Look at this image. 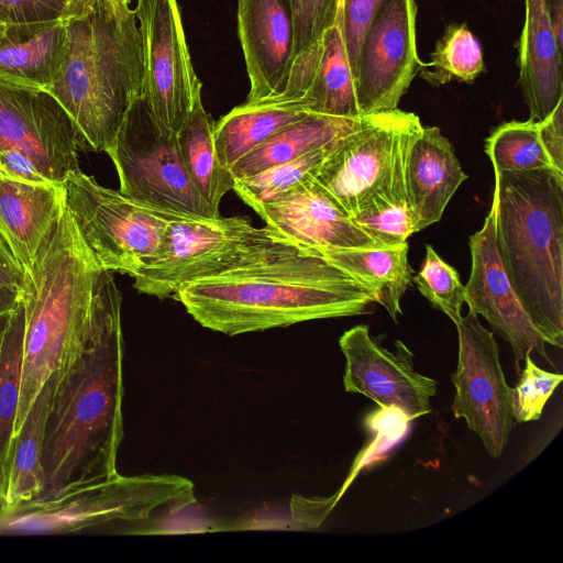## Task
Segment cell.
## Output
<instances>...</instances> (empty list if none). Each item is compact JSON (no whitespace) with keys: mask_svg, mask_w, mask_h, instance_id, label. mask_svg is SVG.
<instances>
[{"mask_svg":"<svg viewBox=\"0 0 563 563\" xmlns=\"http://www.w3.org/2000/svg\"><path fill=\"white\" fill-rule=\"evenodd\" d=\"M123 352L121 294L111 272L102 269L95 286L90 338L60 375L52 396L37 498L118 474Z\"/></svg>","mask_w":563,"mask_h":563,"instance_id":"6da1fadb","label":"cell"},{"mask_svg":"<svg viewBox=\"0 0 563 563\" xmlns=\"http://www.w3.org/2000/svg\"><path fill=\"white\" fill-rule=\"evenodd\" d=\"M173 297L227 335L364 313L376 294L312 250L180 286Z\"/></svg>","mask_w":563,"mask_h":563,"instance_id":"7a4b0ae2","label":"cell"},{"mask_svg":"<svg viewBox=\"0 0 563 563\" xmlns=\"http://www.w3.org/2000/svg\"><path fill=\"white\" fill-rule=\"evenodd\" d=\"M101 271L65 205L25 271L23 357L14 432L45 382L65 371L88 343L95 286Z\"/></svg>","mask_w":563,"mask_h":563,"instance_id":"3957f363","label":"cell"},{"mask_svg":"<svg viewBox=\"0 0 563 563\" xmlns=\"http://www.w3.org/2000/svg\"><path fill=\"white\" fill-rule=\"evenodd\" d=\"M495 243L521 306L548 344L563 343V175L496 170Z\"/></svg>","mask_w":563,"mask_h":563,"instance_id":"277c9868","label":"cell"},{"mask_svg":"<svg viewBox=\"0 0 563 563\" xmlns=\"http://www.w3.org/2000/svg\"><path fill=\"white\" fill-rule=\"evenodd\" d=\"M65 25L62 63L46 91L74 121L80 151L107 152L131 103L142 95L136 19L133 10L120 18L108 0H97Z\"/></svg>","mask_w":563,"mask_h":563,"instance_id":"5b68a950","label":"cell"},{"mask_svg":"<svg viewBox=\"0 0 563 563\" xmlns=\"http://www.w3.org/2000/svg\"><path fill=\"white\" fill-rule=\"evenodd\" d=\"M197 503L195 486L175 474L120 475L45 498L0 507V534L81 533L141 526Z\"/></svg>","mask_w":563,"mask_h":563,"instance_id":"8992f818","label":"cell"},{"mask_svg":"<svg viewBox=\"0 0 563 563\" xmlns=\"http://www.w3.org/2000/svg\"><path fill=\"white\" fill-rule=\"evenodd\" d=\"M308 250L242 217L174 214L158 252L132 277L140 292L167 298L185 284Z\"/></svg>","mask_w":563,"mask_h":563,"instance_id":"52a82bcc","label":"cell"},{"mask_svg":"<svg viewBox=\"0 0 563 563\" xmlns=\"http://www.w3.org/2000/svg\"><path fill=\"white\" fill-rule=\"evenodd\" d=\"M77 128L46 90L0 78V177L63 185L80 169Z\"/></svg>","mask_w":563,"mask_h":563,"instance_id":"ba28073f","label":"cell"},{"mask_svg":"<svg viewBox=\"0 0 563 563\" xmlns=\"http://www.w3.org/2000/svg\"><path fill=\"white\" fill-rule=\"evenodd\" d=\"M106 153L115 166L119 191L137 203L167 214L220 216L195 188L177 133L154 118L142 97L131 103Z\"/></svg>","mask_w":563,"mask_h":563,"instance_id":"9c48e42d","label":"cell"},{"mask_svg":"<svg viewBox=\"0 0 563 563\" xmlns=\"http://www.w3.org/2000/svg\"><path fill=\"white\" fill-rule=\"evenodd\" d=\"M63 188L66 207L103 269L133 276L156 255L174 214L146 208L80 169Z\"/></svg>","mask_w":563,"mask_h":563,"instance_id":"30bf717a","label":"cell"},{"mask_svg":"<svg viewBox=\"0 0 563 563\" xmlns=\"http://www.w3.org/2000/svg\"><path fill=\"white\" fill-rule=\"evenodd\" d=\"M142 44V99L154 118L178 133L201 82L196 76L176 0H137Z\"/></svg>","mask_w":563,"mask_h":563,"instance_id":"8fae6325","label":"cell"},{"mask_svg":"<svg viewBox=\"0 0 563 563\" xmlns=\"http://www.w3.org/2000/svg\"><path fill=\"white\" fill-rule=\"evenodd\" d=\"M455 325L459 358L456 369L451 374L455 387L451 409L455 418L465 419L488 454L497 459L516 424L512 388L506 382L493 332L470 311Z\"/></svg>","mask_w":563,"mask_h":563,"instance_id":"7c38bea8","label":"cell"},{"mask_svg":"<svg viewBox=\"0 0 563 563\" xmlns=\"http://www.w3.org/2000/svg\"><path fill=\"white\" fill-rule=\"evenodd\" d=\"M419 118L398 108L361 117L336 140L314 179L351 216L388 180L404 133Z\"/></svg>","mask_w":563,"mask_h":563,"instance_id":"4fadbf2b","label":"cell"},{"mask_svg":"<svg viewBox=\"0 0 563 563\" xmlns=\"http://www.w3.org/2000/svg\"><path fill=\"white\" fill-rule=\"evenodd\" d=\"M415 0H384L366 30L354 73L362 115L397 109L423 63L417 54Z\"/></svg>","mask_w":563,"mask_h":563,"instance_id":"5bb4252c","label":"cell"},{"mask_svg":"<svg viewBox=\"0 0 563 563\" xmlns=\"http://www.w3.org/2000/svg\"><path fill=\"white\" fill-rule=\"evenodd\" d=\"M339 345L346 360L345 391L362 394L380 408H397L411 420L431 411L437 382L416 371L404 342L395 341L390 351L369 334L368 325L357 324L341 335Z\"/></svg>","mask_w":563,"mask_h":563,"instance_id":"9a60e30c","label":"cell"},{"mask_svg":"<svg viewBox=\"0 0 563 563\" xmlns=\"http://www.w3.org/2000/svg\"><path fill=\"white\" fill-rule=\"evenodd\" d=\"M468 244L472 267L464 292L468 311L483 316L493 332L510 344L517 375L525 356L532 351L550 362L548 343L521 306L500 262L493 208L482 229L470 236Z\"/></svg>","mask_w":563,"mask_h":563,"instance_id":"2e32d148","label":"cell"},{"mask_svg":"<svg viewBox=\"0 0 563 563\" xmlns=\"http://www.w3.org/2000/svg\"><path fill=\"white\" fill-rule=\"evenodd\" d=\"M238 36L250 80L247 103L283 92L294 56L289 0H238Z\"/></svg>","mask_w":563,"mask_h":563,"instance_id":"e0dca14e","label":"cell"},{"mask_svg":"<svg viewBox=\"0 0 563 563\" xmlns=\"http://www.w3.org/2000/svg\"><path fill=\"white\" fill-rule=\"evenodd\" d=\"M256 213L268 228L316 253L332 249L378 247L313 177L299 183Z\"/></svg>","mask_w":563,"mask_h":563,"instance_id":"ac0fdd59","label":"cell"},{"mask_svg":"<svg viewBox=\"0 0 563 563\" xmlns=\"http://www.w3.org/2000/svg\"><path fill=\"white\" fill-rule=\"evenodd\" d=\"M274 99L306 100L316 114L362 117L338 21L324 33L312 55L290 67L283 92Z\"/></svg>","mask_w":563,"mask_h":563,"instance_id":"d6986e66","label":"cell"},{"mask_svg":"<svg viewBox=\"0 0 563 563\" xmlns=\"http://www.w3.org/2000/svg\"><path fill=\"white\" fill-rule=\"evenodd\" d=\"M65 206L63 185L0 177V238L26 271Z\"/></svg>","mask_w":563,"mask_h":563,"instance_id":"ffe728a7","label":"cell"},{"mask_svg":"<svg viewBox=\"0 0 563 563\" xmlns=\"http://www.w3.org/2000/svg\"><path fill=\"white\" fill-rule=\"evenodd\" d=\"M562 53L545 0H525L518 42L519 85L533 122L548 118L563 99Z\"/></svg>","mask_w":563,"mask_h":563,"instance_id":"44dd1931","label":"cell"},{"mask_svg":"<svg viewBox=\"0 0 563 563\" xmlns=\"http://www.w3.org/2000/svg\"><path fill=\"white\" fill-rule=\"evenodd\" d=\"M466 179L453 146L440 129L423 126L412 142L408 159V187L417 232L441 219Z\"/></svg>","mask_w":563,"mask_h":563,"instance_id":"7402d4cb","label":"cell"},{"mask_svg":"<svg viewBox=\"0 0 563 563\" xmlns=\"http://www.w3.org/2000/svg\"><path fill=\"white\" fill-rule=\"evenodd\" d=\"M66 36L62 19L5 24L0 33V78L47 90L60 66Z\"/></svg>","mask_w":563,"mask_h":563,"instance_id":"603a6c76","label":"cell"},{"mask_svg":"<svg viewBox=\"0 0 563 563\" xmlns=\"http://www.w3.org/2000/svg\"><path fill=\"white\" fill-rule=\"evenodd\" d=\"M422 128L419 120L404 133L388 180L351 216L379 249L407 243L417 232L408 187V159L412 142Z\"/></svg>","mask_w":563,"mask_h":563,"instance_id":"cb8c5ba5","label":"cell"},{"mask_svg":"<svg viewBox=\"0 0 563 563\" xmlns=\"http://www.w3.org/2000/svg\"><path fill=\"white\" fill-rule=\"evenodd\" d=\"M311 114L316 113L306 100L244 102L214 123L213 139L218 158L230 169L279 130Z\"/></svg>","mask_w":563,"mask_h":563,"instance_id":"d4e9b609","label":"cell"},{"mask_svg":"<svg viewBox=\"0 0 563 563\" xmlns=\"http://www.w3.org/2000/svg\"><path fill=\"white\" fill-rule=\"evenodd\" d=\"M63 372L52 375L45 382L12 437L5 464L2 506L32 500L42 492L46 420L55 386Z\"/></svg>","mask_w":563,"mask_h":563,"instance_id":"484cf974","label":"cell"},{"mask_svg":"<svg viewBox=\"0 0 563 563\" xmlns=\"http://www.w3.org/2000/svg\"><path fill=\"white\" fill-rule=\"evenodd\" d=\"M360 121L361 117L345 119L311 114L279 130L240 158L230 172L234 179H243L287 163L335 142L354 130Z\"/></svg>","mask_w":563,"mask_h":563,"instance_id":"4316f807","label":"cell"},{"mask_svg":"<svg viewBox=\"0 0 563 563\" xmlns=\"http://www.w3.org/2000/svg\"><path fill=\"white\" fill-rule=\"evenodd\" d=\"M317 253L371 288L377 302L397 322L401 313L400 299L412 280L407 243L385 249H332Z\"/></svg>","mask_w":563,"mask_h":563,"instance_id":"83f0119b","label":"cell"},{"mask_svg":"<svg viewBox=\"0 0 563 563\" xmlns=\"http://www.w3.org/2000/svg\"><path fill=\"white\" fill-rule=\"evenodd\" d=\"M214 121L206 111L198 90L189 115L177 133L186 170L200 196L217 212L223 196L233 189L235 179L216 151Z\"/></svg>","mask_w":563,"mask_h":563,"instance_id":"f1b7e54d","label":"cell"},{"mask_svg":"<svg viewBox=\"0 0 563 563\" xmlns=\"http://www.w3.org/2000/svg\"><path fill=\"white\" fill-rule=\"evenodd\" d=\"M24 306L10 312L0 355V506L3 504L5 464L16 422L23 357Z\"/></svg>","mask_w":563,"mask_h":563,"instance_id":"f546056e","label":"cell"},{"mask_svg":"<svg viewBox=\"0 0 563 563\" xmlns=\"http://www.w3.org/2000/svg\"><path fill=\"white\" fill-rule=\"evenodd\" d=\"M481 45L466 24L449 25L423 64L420 76L434 87L452 80L473 82L484 70Z\"/></svg>","mask_w":563,"mask_h":563,"instance_id":"4dcf8cb0","label":"cell"},{"mask_svg":"<svg viewBox=\"0 0 563 563\" xmlns=\"http://www.w3.org/2000/svg\"><path fill=\"white\" fill-rule=\"evenodd\" d=\"M333 143L253 176L235 179L233 190L257 212L265 205L278 200L299 183L310 177L314 178Z\"/></svg>","mask_w":563,"mask_h":563,"instance_id":"1f68e13d","label":"cell"},{"mask_svg":"<svg viewBox=\"0 0 563 563\" xmlns=\"http://www.w3.org/2000/svg\"><path fill=\"white\" fill-rule=\"evenodd\" d=\"M494 172H529L552 168L539 137V124L511 121L498 125L485 142ZM553 169V168H552Z\"/></svg>","mask_w":563,"mask_h":563,"instance_id":"d6a6232c","label":"cell"},{"mask_svg":"<svg viewBox=\"0 0 563 563\" xmlns=\"http://www.w3.org/2000/svg\"><path fill=\"white\" fill-rule=\"evenodd\" d=\"M412 279L434 308L445 313L455 324L461 320L465 286L457 271L445 263L431 245H426L423 264Z\"/></svg>","mask_w":563,"mask_h":563,"instance_id":"836d02e7","label":"cell"},{"mask_svg":"<svg viewBox=\"0 0 563 563\" xmlns=\"http://www.w3.org/2000/svg\"><path fill=\"white\" fill-rule=\"evenodd\" d=\"M339 2L340 0H289L294 22L291 66L317 49L324 33L336 21Z\"/></svg>","mask_w":563,"mask_h":563,"instance_id":"e575fe53","label":"cell"},{"mask_svg":"<svg viewBox=\"0 0 563 563\" xmlns=\"http://www.w3.org/2000/svg\"><path fill=\"white\" fill-rule=\"evenodd\" d=\"M523 362L519 382L512 388L516 423L539 420L548 399L563 379L562 374L538 367L530 354L525 356Z\"/></svg>","mask_w":563,"mask_h":563,"instance_id":"d590c367","label":"cell"},{"mask_svg":"<svg viewBox=\"0 0 563 563\" xmlns=\"http://www.w3.org/2000/svg\"><path fill=\"white\" fill-rule=\"evenodd\" d=\"M384 0H340L339 23L346 56L354 77L360 47L366 30Z\"/></svg>","mask_w":563,"mask_h":563,"instance_id":"8d00e7d4","label":"cell"},{"mask_svg":"<svg viewBox=\"0 0 563 563\" xmlns=\"http://www.w3.org/2000/svg\"><path fill=\"white\" fill-rule=\"evenodd\" d=\"M68 0H0V24L53 21L62 18Z\"/></svg>","mask_w":563,"mask_h":563,"instance_id":"74e56055","label":"cell"},{"mask_svg":"<svg viewBox=\"0 0 563 563\" xmlns=\"http://www.w3.org/2000/svg\"><path fill=\"white\" fill-rule=\"evenodd\" d=\"M26 273L0 238V316L13 310L23 298Z\"/></svg>","mask_w":563,"mask_h":563,"instance_id":"f35d334b","label":"cell"},{"mask_svg":"<svg viewBox=\"0 0 563 563\" xmlns=\"http://www.w3.org/2000/svg\"><path fill=\"white\" fill-rule=\"evenodd\" d=\"M538 124L540 142L551 166L558 174L563 175V99Z\"/></svg>","mask_w":563,"mask_h":563,"instance_id":"ab89813d","label":"cell"},{"mask_svg":"<svg viewBox=\"0 0 563 563\" xmlns=\"http://www.w3.org/2000/svg\"><path fill=\"white\" fill-rule=\"evenodd\" d=\"M545 4L556 38L563 46V0H545Z\"/></svg>","mask_w":563,"mask_h":563,"instance_id":"60d3db41","label":"cell"},{"mask_svg":"<svg viewBox=\"0 0 563 563\" xmlns=\"http://www.w3.org/2000/svg\"><path fill=\"white\" fill-rule=\"evenodd\" d=\"M97 0H68L62 20H69L90 11Z\"/></svg>","mask_w":563,"mask_h":563,"instance_id":"b9f144b4","label":"cell"},{"mask_svg":"<svg viewBox=\"0 0 563 563\" xmlns=\"http://www.w3.org/2000/svg\"><path fill=\"white\" fill-rule=\"evenodd\" d=\"M109 1L114 10V13L120 18L125 15L131 10L130 9L131 0H109Z\"/></svg>","mask_w":563,"mask_h":563,"instance_id":"7bdbcfd3","label":"cell"},{"mask_svg":"<svg viewBox=\"0 0 563 563\" xmlns=\"http://www.w3.org/2000/svg\"><path fill=\"white\" fill-rule=\"evenodd\" d=\"M10 312L0 316V355H1V350H2V345H3V340L5 336L7 328H8Z\"/></svg>","mask_w":563,"mask_h":563,"instance_id":"ee69618b","label":"cell"},{"mask_svg":"<svg viewBox=\"0 0 563 563\" xmlns=\"http://www.w3.org/2000/svg\"><path fill=\"white\" fill-rule=\"evenodd\" d=\"M5 24H0V33L3 31Z\"/></svg>","mask_w":563,"mask_h":563,"instance_id":"f6af8a7d","label":"cell"},{"mask_svg":"<svg viewBox=\"0 0 563 563\" xmlns=\"http://www.w3.org/2000/svg\"><path fill=\"white\" fill-rule=\"evenodd\" d=\"M109 1V0H108ZM110 2V1H109Z\"/></svg>","mask_w":563,"mask_h":563,"instance_id":"bcb514c9","label":"cell"}]
</instances>
